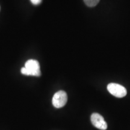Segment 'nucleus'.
<instances>
[{
  "instance_id": "nucleus-1",
  "label": "nucleus",
  "mask_w": 130,
  "mask_h": 130,
  "mask_svg": "<svg viewBox=\"0 0 130 130\" xmlns=\"http://www.w3.org/2000/svg\"><path fill=\"white\" fill-rule=\"evenodd\" d=\"M21 74L25 75L40 77L41 75V71L39 63L36 60H28L26 61L25 66L21 68Z\"/></svg>"
},
{
  "instance_id": "nucleus-2",
  "label": "nucleus",
  "mask_w": 130,
  "mask_h": 130,
  "mask_svg": "<svg viewBox=\"0 0 130 130\" xmlns=\"http://www.w3.org/2000/svg\"><path fill=\"white\" fill-rule=\"evenodd\" d=\"M68 101L67 93L63 90L58 91L53 96L52 103L54 107L57 108H60L66 105Z\"/></svg>"
},
{
  "instance_id": "nucleus-3",
  "label": "nucleus",
  "mask_w": 130,
  "mask_h": 130,
  "mask_svg": "<svg viewBox=\"0 0 130 130\" xmlns=\"http://www.w3.org/2000/svg\"><path fill=\"white\" fill-rule=\"evenodd\" d=\"M107 90L112 95L117 98H123L127 93L126 89L123 86L117 83H110L107 86Z\"/></svg>"
},
{
  "instance_id": "nucleus-4",
  "label": "nucleus",
  "mask_w": 130,
  "mask_h": 130,
  "mask_svg": "<svg viewBox=\"0 0 130 130\" xmlns=\"http://www.w3.org/2000/svg\"><path fill=\"white\" fill-rule=\"evenodd\" d=\"M91 122L94 126L101 130H105L107 128V124L104 119L100 114L94 113L91 115Z\"/></svg>"
},
{
  "instance_id": "nucleus-5",
  "label": "nucleus",
  "mask_w": 130,
  "mask_h": 130,
  "mask_svg": "<svg viewBox=\"0 0 130 130\" xmlns=\"http://www.w3.org/2000/svg\"><path fill=\"white\" fill-rule=\"evenodd\" d=\"M100 0H84V2L88 7H93L96 6Z\"/></svg>"
},
{
  "instance_id": "nucleus-6",
  "label": "nucleus",
  "mask_w": 130,
  "mask_h": 130,
  "mask_svg": "<svg viewBox=\"0 0 130 130\" xmlns=\"http://www.w3.org/2000/svg\"><path fill=\"white\" fill-rule=\"evenodd\" d=\"M42 0H30L32 4L34 5H39L41 3Z\"/></svg>"
}]
</instances>
